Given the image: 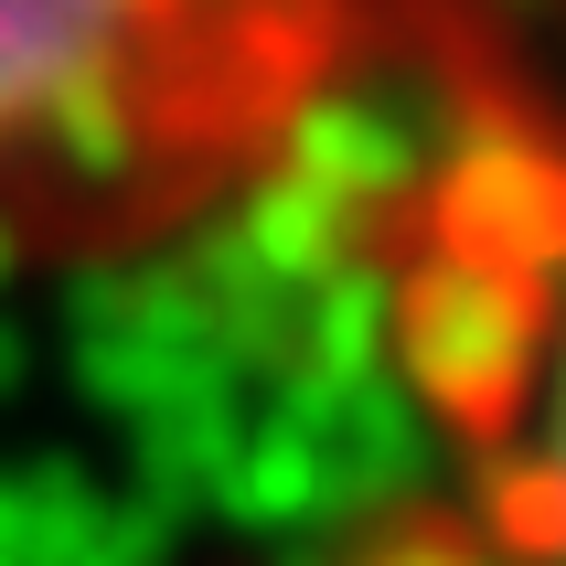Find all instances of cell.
<instances>
[{
	"mask_svg": "<svg viewBox=\"0 0 566 566\" xmlns=\"http://www.w3.org/2000/svg\"><path fill=\"white\" fill-rule=\"evenodd\" d=\"M439 150H449V118L428 107V86H407V75H311L279 118V160L268 171L311 182L321 203H343L364 224L375 203L428 182Z\"/></svg>",
	"mask_w": 566,
	"mask_h": 566,
	"instance_id": "obj_3",
	"label": "cell"
},
{
	"mask_svg": "<svg viewBox=\"0 0 566 566\" xmlns=\"http://www.w3.org/2000/svg\"><path fill=\"white\" fill-rule=\"evenodd\" d=\"M268 54L224 0H0V182L118 203Z\"/></svg>",
	"mask_w": 566,
	"mask_h": 566,
	"instance_id": "obj_1",
	"label": "cell"
},
{
	"mask_svg": "<svg viewBox=\"0 0 566 566\" xmlns=\"http://www.w3.org/2000/svg\"><path fill=\"white\" fill-rule=\"evenodd\" d=\"M407 353V375L460 417H492L513 407V385L535 364V289L492 268V256H417L407 279H396V332H385V364Z\"/></svg>",
	"mask_w": 566,
	"mask_h": 566,
	"instance_id": "obj_2",
	"label": "cell"
},
{
	"mask_svg": "<svg viewBox=\"0 0 566 566\" xmlns=\"http://www.w3.org/2000/svg\"><path fill=\"white\" fill-rule=\"evenodd\" d=\"M428 192H439V214H449L439 247L492 256V268H513L524 289L545 279V256H556V160H545L535 128L460 118L449 150H439V171H428Z\"/></svg>",
	"mask_w": 566,
	"mask_h": 566,
	"instance_id": "obj_4",
	"label": "cell"
},
{
	"mask_svg": "<svg viewBox=\"0 0 566 566\" xmlns=\"http://www.w3.org/2000/svg\"><path fill=\"white\" fill-rule=\"evenodd\" d=\"M364 566H503L492 545H460V535H407V545H385V556H364Z\"/></svg>",
	"mask_w": 566,
	"mask_h": 566,
	"instance_id": "obj_7",
	"label": "cell"
},
{
	"mask_svg": "<svg viewBox=\"0 0 566 566\" xmlns=\"http://www.w3.org/2000/svg\"><path fill=\"white\" fill-rule=\"evenodd\" d=\"M171 524H182V513H160L150 492H128V503H107V524L86 535L75 566H160L171 556Z\"/></svg>",
	"mask_w": 566,
	"mask_h": 566,
	"instance_id": "obj_6",
	"label": "cell"
},
{
	"mask_svg": "<svg viewBox=\"0 0 566 566\" xmlns=\"http://www.w3.org/2000/svg\"><path fill=\"white\" fill-rule=\"evenodd\" d=\"M96 524H107V492H96L75 460L0 471V566H75Z\"/></svg>",
	"mask_w": 566,
	"mask_h": 566,
	"instance_id": "obj_5",
	"label": "cell"
}]
</instances>
